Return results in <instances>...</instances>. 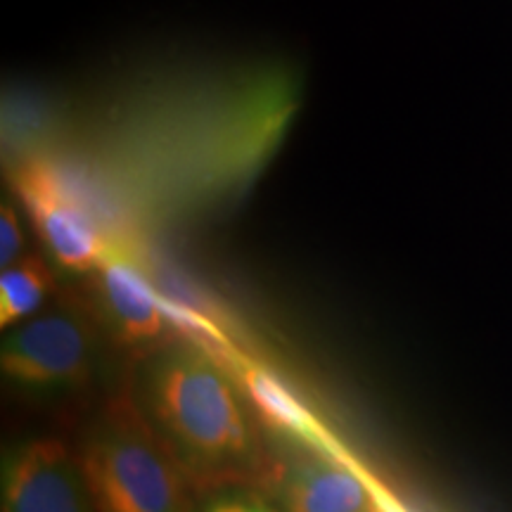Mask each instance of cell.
<instances>
[{
    "label": "cell",
    "instance_id": "6da1fadb",
    "mask_svg": "<svg viewBox=\"0 0 512 512\" xmlns=\"http://www.w3.org/2000/svg\"><path fill=\"white\" fill-rule=\"evenodd\" d=\"M145 403L164 439L192 470H238L256 463L259 444L238 382L214 354L178 344L152 358Z\"/></svg>",
    "mask_w": 512,
    "mask_h": 512
},
{
    "label": "cell",
    "instance_id": "7a4b0ae2",
    "mask_svg": "<svg viewBox=\"0 0 512 512\" xmlns=\"http://www.w3.org/2000/svg\"><path fill=\"white\" fill-rule=\"evenodd\" d=\"M95 512H188L181 463L131 394H117L79 453Z\"/></svg>",
    "mask_w": 512,
    "mask_h": 512
},
{
    "label": "cell",
    "instance_id": "3957f363",
    "mask_svg": "<svg viewBox=\"0 0 512 512\" xmlns=\"http://www.w3.org/2000/svg\"><path fill=\"white\" fill-rule=\"evenodd\" d=\"M10 185L46 247L50 264L74 275L98 271L114 242L46 155H27L12 164Z\"/></svg>",
    "mask_w": 512,
    "mask_h": 512
},
{
    "label": "cell",
    "instance_id": "277c9868",
    "mask_svg": "<svg viewBox=\"0 0 512 512\" xmlns=\"http://www.w3.org/2000/svg\"><path fill=\"white\" fill-rule=\"evenodd\" d=\"M95 332L79 306H57L10 328L0 347L5 380L29 392H69L91 380Z\"/></svg>",
    "mask_w": 512,
    "mask_h": 512
},
{
    "label": "cell",
    "instance_id": "5b68a950",
    "mask_svg": "<svg viewBox=\"0 0 512 512\" xmlns=\"http://www.w3.org/2000/svg\"><path fill=\"white\" fill-rule=\"evenodd\" d=\"M0 501L3 512H95L79 456L48 437L5 451Z\"/></svg>",
    "mask_w": 512,
    "mask_h": 512
},
{
    "label": "cell",
    "instance_id": "8992f818",
    "mask_svg": "<svg viewBox=\"0 0 512 512\" xmlns=\"http://www.w3.org/2000/svg\"><path fill=\"white\" fill-rule=\"evenodd\" d=\"M361 458L344 465L339 460L294 446L275 458L268 472L273 494L285 512H375L363 475Z\"/></svg>",
    "mask_w": 512,
    "mask_h": 512
},
{
    "label": "cell",
    "instance_id": "52a82bcc",
    "mask_svg": "<svg viewBox=\"0 0 512 512\" xmlns=\"http://www.w3.org/2000/svg\"><path fill=\"white\" fill-rule=\"evenodd\" d=\"M221 363L240 384L247 403L259 415V420L271 427L275 434L290 439L294 446L311 448V451L335 458L344 465L356 463V453L311 411L309 403L278 373L245 356L240 349L228 354Z\"/></svg>",
    "mask_w": 512,
    "mask_h": 512
},
{
    "label": "cell",
    "instance_id": "ba28073f",
    "mask_svg": "<svg viewBox=\"0 0 512 512\" xmlns=\"http://www.w3.org/2000/svg\"><path fill=\"white\" fill-rule=\"evenodd\" d=\"M138 252L128 242H114L95 271V294L105 323L126 347H147L159 342L166 330L162 297L145 278Z\"/></svg>",
    "mask_w": 512,
    "mask_h": 512
},
{
    "label": "cell",
    "instance_id": "9c48e42d",
    "mask_svg": "<svg viewBox=\"0 0 512 512\" xmlns=\"http://www.w3.org/2000/svg\"><path fill=\"white\" fill-rule=\"evenodd\" d=\"M55 273L50 261L27 254L0 275V325L3 330L29 320L55 292Z\"/></svg>",
    "mask_w": 512,
    "mask_h": 512
},
{
    "label": "cell",
    "instance_id": "30bf717a",
    "mask_svg": "<svg viewBox=\"0 0 512 512\" xmlns=\"http://www.w3.org/2000/svg\"><path fill=\"white\" fill-rule=\"evenodd\" d=\"M197 512H283L271 498L242 486H230L211 494Z\"/></svg>",
    "mask_w": 512,
    "mask_h": 512
},
{
    "label": "cell",
    "instance_id": "8fae6325",
    "mask_svg": "<svg viewBox=\"0 0 512 512\" xmlns=\"http://www.w3.org/2000/svg\"><path fill=\"white\" fill-rule=\"evenodd\" d=\"M24 247H27V238H24L22 219H19L15 202L3 200V207H0V264L3 268L24 259Z\"/></svg>",
    "mask_w": 512,
    "mask_h": 512
}]
</instances>
